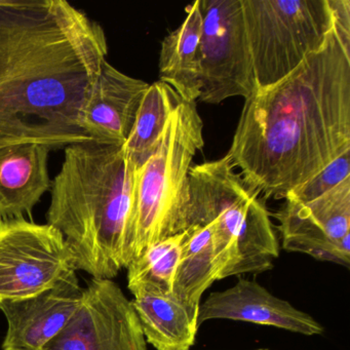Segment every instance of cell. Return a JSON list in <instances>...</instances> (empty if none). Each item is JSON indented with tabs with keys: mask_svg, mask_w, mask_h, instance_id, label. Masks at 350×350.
<instances>
[{
	"mask_svg": "<svg viewBox=\"0 0 350 350\" xmlns=\"http://www.w3.org/2000/svg\"><path fill=\"white\" fill-rule=\"evenodd\" d=\"M75 269L60 231L26 219L0 223V303L40 294Z\"/></svg>",
	"mask_w": 350,
	"mask_h": 350,
	"instance_id": "ba28073f",
	"label": "cell"
},
{
	"mask_svg": "<svg viewBox=\"0 0 350 350\" xmlns=\"http://www.w3.org/2000/svg\"><path fill=\"white\" fill-rule=\"evenodd\" d=\"M257 90L292 73L333 29L329 0H241Z\"/></svg>",
	"mask_w": 350,
	"mask_h": 350,
	"instance_id": "8992f818",
	"label": "cell"
},
{
	"mask_svg": "<svg viewBox=\"0 0 350 350\" xmlns=\"http://www.w3.org/2000/svg\"><path fill=\"white\" fill-rule=\"evenodd\" d=\"M212 319H231L280 327L306 336L321 335L323 325L288 301L268 292L256 280L239 276L227 290L214 292L200 305L198 325Z\"/></svg>",
	"mask_w": 350,
	"mask_h": 350,
	"instance_id": "7c38bea8",
	"label": "cell"
},
{
	"mask_svg": "<svg viewBox=\"0 0 350 350\" xmlns=\"http://www.w3.org/2000/svg\"><path fill=\"white\" fill-rule=\"evenodd\" d=\"M200 95L219 104L232 97H251L256 91L253 64L245 36L241 0H200Z\"/></svg>",
	"mask_w": 350,
	"mask_h": 350,
	"instance_id": "52a82bcc",
	"label": "cell"
},
{
	"mask_svg": "<svg viewBox=\"0 0 350 350\" xmlns=\"http://www.w3.org/2000/svg\"><path fill=\"white\" fill-rule=\"evenodd\" d=\"M64 149L48 224L64 237L75 271L112 280L133 259L137 167L122 146L87 141Z\"/></svg>",
	"mask_w": 350,
	"mask_h": 350,
	"instance_id": "3957f363",
	"label": "cell"
},
{
	"mask_svg": "<svg viewBox=\"0 0 350 350\" xmlns=\"http://www.w3.org/2000/svg\"><path fill=\"white\" fill-rule=\"evenodd\" d=\"M44 350H147L132 301L112 280L93 278L72 319Z\"/></svg>",
	"mask_w": 350,
	"mask_h": 350,
	"instance_id": "9c48e42d",
	"label": "cell"
},
{
	"mask_svg": "<svg viewBox=\"0 0 350 350\" xmlns=\"http://www.w3.org/2000/svg\"><path fill=\"white\" fill-rule=\"evenodd\" d=\"M185 231L151 245L138 259L129 264L128 288L159 295L173 292L176 270L181 256Z\"/></svg>",
	"mask_w": 350,
	"mask_h": 350,
	"instance_id": "d6986e66",
	"label": "cell"
},
{
	"mask_svg": "<svg viewBox=\"0 0 350 350\" xmlns=\"http://www.w3.org/2000/svg\"><path fill=\"white\" fill-rule=\"evenodd\" d=\"M184 231L172 294L198 317L202 294L219 280L213 229L210 225H192Z\"/></svg>",
	"mask_w": 350,
	"mask_h": 350,
	"instance_id": "e0dca14e",
	"label": "cell"
},
{
	"mask_svg": "<svg viewBox=\"0 0 350 350\" xmlns=\"http://www.w3.org/2000/svg\"><path fill=\"white\" fill-rule=\"evenodd\" d=\"M254 350H270V349H267V348H259V349H254Z\"/></svg>",
	"mask_w": 350,
	"mask_h": 350,
	"instance_id": "44dd1931",
	"label": "cell"
},
{
	"mask_svg": "<svg viewBox=\"0 0 350 350\" xmlns=\"http://www.w3.org/2000/svg\"><path fill=\"white\" fill-rule=\"evenodd\" d=\"M108 54L101 25L64 0H0V148L92 141L81 116Z\"/></svg>",
	"mask_w": 350,
	"mask_h": 350,
	"instance_id": "6da1fadb",
	"label": "cell"
},
{
	"mask_svg": "<svg viewBox=\"0 0 350 350\" xmlns=\"http://www.w3.org/2000/svg\"><path fill=\"white\" fill-rule=\"evenodd\" d=\"M186 229L210 225L219 280L267 271L280 256L266 200L247 185L228 154L191 167Z\"/></svg>",
	"mask_w": 350,
	"mask_h": 350,
	"instance_id": "277c9868",
	"label": "cell"
},
{
	"mask_svg": "<svg viewBox=\"0 0 350 350\" xmlns=\"http://www.w3.org/2000/svg\"><path fill=\"white\" fill-rule=\"evenodd\" d=\"M148 87L105 61L81 116L83 132L95 142L122 146Z\"/></svg>",
	"mask_w": 350,
	"mask_h": 350,
	"instance_id": "4fadbf2b",
	"label": "cell"
},
{
	"mask_svg": "<svg viewBox=\"0 0 350 350\" xmlns=\"http://www.w3.org/2000/svg\"><path fill=\"white\" fill-rule=\"evenodd\" d=\"M180 102L179 96L167 83L157 81L149 85L130 136L122 145L137 169L144 165L154 152L167 120Z\"/></svg>",
	"mask_w": 350,
	"mask_h": 350,
	"instance_id": "ac0fdd59",
	"label": "cell"
},
{
	"mask_svg": "<svg viewBox=\"0 0 350 350\" xmlns=\"http://www.w3.org/2000/svg\"><path fill=\"white\" fill-rule=\"evenodd\" d=\"M183 23L165 36L159 56V77L182 101L196 102L200 95V0L185 8Z\"/></svg>",
	"mask_w": 350,
	"mask_h": 350,
	"instance_id": "9a60e30c",
	"label": "cell"
},
{
	"mask_svg": "<svg viewBox=\"0 0 350 350\" xmlns=\"http://www.w3.org/2000/svg\"><path fill=\"white\" fill-rule=\"evenodd\" d=\"M75 270L40 294L0 303L8 321L3 350H44L72 319L83 298Z\"/></svg>",
	"mask_w": 350,
	"mask_h": 350,
	"instance_id": "8fae6325",
	"label": "cell"
},
{
	"mask_svg": "<svg viewBox=\"0 0 350 350\" xmlns=\"http://www.w3.org/2000/svg\"><path fill=\"white\" fill-rule=\"evenodd\" d=\"M350 178V150L334 159L311 179L290 192L284 200L296 204H306L317 200Z\"/></svg>",
	"mask_w": 350,
	"mask_h": 350,
	"instance_id": "ffe728a7",
	"label": "cell"
},
{
	"mask_svg": "<svg viewBox=\"0 0 350 350\" xmlns=\"http://www.w3.org/2000/svg\"><path fill=\"white\" fill-rule=\"evenodd\" d=\"M51 149L36 143L0 148V223L25 219L51 190Z\"/></svg>",
	"mask_w": 350,
	"mask_h": 350,
	"instance_id": "5bb4252c",
	"label": "cell"
},
{
	"mask_svg": "<svg viewBox=\"0 0 350 350\" xmlns=\"http://www.w3.org/2000/svg\"><path fill=\"white\" fill-rule=\"evenodd\" d=\"M348 150L350 31L334 23L298 68L245 99L227 154L267 200L286 198Z\"/></svg>",
	"mask_w": 350,
	"mask_h": 350,
	"instance_id": "7a4b0ae2",
	"label": "cell"
},
{
	"mask_svg": "<svg viewBox=\"0 0 350 350\" xmlns=\"http://www.w3.org/2000/svg\"><path fill=\"white\" fill-rule=\"evenodd\" d=\"M136 310L147 343L157 350H190L198 333V317L170 295L135 291Z\"/></svg>",
	"mask_w": 350,
	"mask_h": 350,
	"instance_id": "2e32d148",
	"label": "cell"
},
{
	"mask_svg": "<svg viewBox=\"0 0 350 350\" xmlns=\"http://www.w3.org/2000/svg\"><path fill=\"white\" fill-rule=\"evenodd\" d=\"M202 130L196 102L181 100L154 152L137 169L132 261L151 245L185 230L190 169L204 147Z\"/></svg>",
	"mask_w": 350,
	"mask_h": 350,
	"instance_id": "5b68a950",
	"label": "cell"
},
{
	"mask_svg": "<svg viewBox=\"0 0 350 350\" xmlns=\"http://www.w3.org/2000/svg\"><path fill=\"white\" fill-rule=\"evenodd\" d=\"M282 247L350 265V178L306 204L286 202L274 215Z\"/></svg>",
	"mask_w": 350,
	"mask_h": 350,
	"instance_id": "30bf717a",
	"label": "cell"
}]
</instances>
